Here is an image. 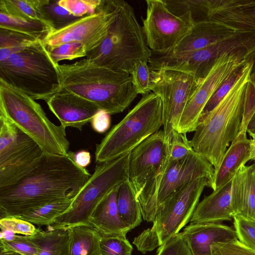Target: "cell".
I'll return each instance as SVG.
<instances>
[{"mask_svg": "<svg viewBox=\"0 0 255 255\" xmlns=\"http://www.w3.org/2000/svg\"><path fill=\"white\" fill-rule=\"evenodd\" d=\"M250 160L255 162V135H250Z\"/></svg>", "mask_w": 255, "mask_h": 255, "instance_id": "48", "label": "cell"}, {"mask_svg": "<svg viewBox=\"0 0 255 255\" xmlns=\"http://www.w3.org/2000/svg\"><path fill=\"white\" fill-rule=\"evenodd\" d=\"M117 204L122 222L130 230L142 222L140 207L128 180L118 187Z\"/></svg>", "mask_w": 255, "mask_h": 255, "instance_id": "27", "label": "cell"}, {"mask_svg": "<svg viewBox=\"0 0 255 255\" xmlns=\"http://www.w3.org/2000/svg\"><path fill=\"white\" fill-rule=\"evenodd\" d=\"M57 67L61 90L93 103L110 115L123 112L138 94L130 74L100 66L86 58Z\"/></svg>", "mask_w": 255, "mask_h": 255, "instance_id": "2", "label": "cell"}, {"mask_svg": "<svg viewBox=\"0 0 255 255\" xmlns=\"http://www.w3.org/2000/svg\"><path fill=\"white\" fill-rule=\"evenodd\" d=\"M249 54L226 53L216 61L187 104L178 125L179 132L195 131L200 115L209 99L229 75L246 62Z\"/></svg>", "mask_w": 255, "mask_h": 255, "instance_id": "14", "label": "cell"}, {"mask_svg": "<svg viewBox=\"0 0 255 255\" xmlns=\"http://www.w3.org/2000/svg\"><path fill=\"white\" fill-rule=\"evenodd\" d=\"M246 59L252 62V66L250 79L255 84V49L248 55Z\"/></svg>", "mask_w": 255, "mask_h": 255, "instance_id": "47", "label": "cell"}, {"mask_svg": "<svg viewBox=\"0 0 255 255\" xmlns=\"http://www.w3.org/2000/svg\"><path fill=\"white\" fill-rule=\"evenodd\" d=\"M100 250L101 255H131L133 248L126 237L103 236Z\"/></svg>", "mask_w": 255, "mask_h": 255, "instance_id": "37", "label": "cell"}, {"mask_svg": "<svg viewBox=\"0 0 255 255\" xmlns=\"http://www.w3.org/2000/svg\"><path fill=\"white\" fill-rule=\"evenodd\" d=\"M247 63L246 60L244 63L237 68L215 91L203 110L198 123L205 119L231 90L244 72Z\"/></svg>", "mask_w": 255, "mask_h": 255, "instance_id": "32", "label": "cell"}, {"mask_svg": "<svg viewBox=\"0 0 255 255\" xmlns=\"http://www.w3.org/2000/svg\"><path fill=\"white\" fill-rule=\"evenodd\" d=\"M254 127H255V113L250 120L248 128H252Z\"/></svg>", "mask_w": 255, "mask_h": 255, "instance_id": "50", "label": "cell"}, {"mask_svg": "<svg viewBox=\"0 0 255 255\" xmlns=\"http://www.w3.org/2000/svg\"><path fill=\"white\" fill-rule=\"evenodd\" d=\"M132 84L138 94L144 95L151 91V69L147 62L139 61L130 74Z\"/></svg>", "mask_w": 255, "mask_h": 255, "instance_id": "38", "label": "cell"}, {"mask_svg": "<svg viewBox=\"0 0 255 255\" xmlns=\"http://www.w3.org/2000/svg\"><path fill=\"white\" fill-rule=\"evenodd\" d=\"M143 33L152 53L168 54L188 33L193 24L172 13L164 0H146Z\"/></svg>", "mask_w": 255, "mask_h": 255, "instance_id": "13", "label": "cell"}, {"mask_svg": "<svg viewBox=\"0 0 255 255\" xmlns=\"http://www.w3.org/2000/svg\"><path fill=\"white\" fill-rule=\"evenodd\" d=\"M151 91L162 102L163 130L168 142L178 131L182 113L202 81L186 73L162 69L151 70Z\"/></svg>", "mask_w": 255, "mask_h": 255, "instance_id": "11", "label": "cell"}, {"mask_svg": "<svg viewBox=\"0 0 255 255\" xmlns=\"http://www.w3.org/2000/svg\"><path fill=\"white\" fill-rule=\"evenodd\" d=\"M39 248L38 255H69V233L68 229L48 226L46 230L39 229L31 236Z\"/></svg>", "mask_w": 255, "mask_h": 255, "instance_id": "26", "label": "cell"}, {"mask_svg": "<svg viewBox=\"0 0 255 255\" xmlns=\"http://www.w3.org/2000/svg\"><path fill=\"white\" fill-rule=\"evenodd\" d=\"M118 186L112 189L99 204L90 220V224L103 236L126 237L130 230L122 222L118 211Z\"/></svg>", "mask_w": 255, "mask_h": 255, "instance_id": "21", "label": "cell"}, {"mask_svg": "<svg viewBox=\"0 0 255 255\" xmlns=\"http://www.w3.org/2000/svg\"><path fill=\"white\" fill-rule=\"evenodd\" d=\"M232 179L198 203L190 219L191 223H220L233 219Z\"/></svg>", "mask_w": 255, "mask_h": 255, "instance_id": "20", "label": "cell"}, {"mask_svg": "<svg viewBox=\"0 0 255 255\" xmlns=\"http://www.w3.org/2000/svg\"><path fill=\"white\" fill-rule=\"evenodd\" d=\"M211 255H255V251L236 239L212 244Z\"/></svg>", "mask_w": 255, "mask_h": 255, "instance_id": "41", "label": "cell"}, {"mask_svg": "<svg viewBox=\"0 0 255 255\" xmlns=\"http://www.w3.org/2000/svg\"><path fill=\"white\" fill-rule=\"evenodd\" d=\"M116 14L115 0H103L96 13L49 32L43 37L42 43L50 48L65 43L79 42L85 45L88 53L97 48L105 39Z\"/></svg>", "mask_w": 255, "mask_h": 255, "instance_id": "12", "label": "cell"}, {"mask_svg": "<svg viewBox=\"0 0 255 255\" xmlns=\"http://www.w3.org/2000/svg\"><path fill=\"white\" fill-rule=\"evenodd\" d=\"M240 31L224 23L207 21L193 24L188 33L167 54L177 57L196 51L228 38Z\"/></svg>", "mask_w": 255, "mask_h": 255, "instance_id": "17", "label": "cell"}, {"mask_svg": "<svg viewBox=\"0 0 255 255\" xmlns=\"http://www.w3.org/2000/svg\"><path fill=\"white\" fill-rule=\"evenodd\" d=\"M1 230L9 231L17 235L32 236L39 230L33 224L16 217H5L0 219Z\"/></svg>", "mask_w": 255, "mask_h": 255, "instance_id": "43", "label": "cell"}, {"mask_svg": "<svg viewBox=\"0 0 255 255\" xmlns=\"http://www.w3.org/2000/svg\"><path fill=\"white\" fill-rule=\"evenodd\" d=\"M0 249L8 250L21 255H38L39 248L31 236L15 234L11 241L0 239Z\"/></svg>", "mask_w": 255, "mask_h": 255, "instance_id": "35", "label": "cell"}, {"mask_svg": "<svg viewBox=\"0 0 255 255\" xmlns=\"http://www.w3.org/2000/svg\"><path fill=\"white\" fill-rule=\"evenodd\" d=\"M47 49L56 65L63 60H72L87 56L88 53L85 45L79 42L65 43Z\"/></svg>", "mask_w": 255, "mask_h": 255, "instance_id": "34", "label": "cell"}, {"mask_svg": "<svg viewBox=\"0 0 255 255\" xmlns=\"http://www.w3.org/2000/svg\"><path fill=\"white\" fill-rule=\"evenodd\" d=\"M250 139L247 132H239L226 151L220 167L215 175L213 191L233 179L242 165L250 160Z\"/></svg>", "mask_w": 255, "mask_h": 255, "instance_id": "22", "label": "cell"}, {"mask_svg": "<svg viewBox=\"0 0 255 255\" xmlns=\"http://www.w3.org/2000/svg\"><path fill=\"white\" fill-rule=\"evenodd\" d=\"M44 152L35 143L18 156L0 165V189L14 185L37 164Z\"/></svg>", "mask_w": 255, "mask_h": 255, "instance_id": "24", "label": "cell"}, {"mask_svg": "<svg viewBox=\"0 0 255 255\" xmlns=\"http://www.w3.org/2000/svg\"><path fill=\"white\" fill-rule=\"evenodd\" d=\"M231 197L234 217L255 220V164L242 165L237 171Z\"/></svg>", "mask_w": 255, "mask_h": 255, "instance_id": "19", "label": "cell"}, {"mask_svg": "<svg viewBox=\"0 0 255 255\" xmlns=\"http://www.w3.org/2000/svg\"><path fill=\"white\" fill-rule=\"evenodd\" d=\"M169 161L179 160L186 157L193 150L186 133L174 132L168 141Z\"/></svg>", "mask_w": 255, "mask_h": 255, "instance_id": "39", "label": "cell"}, {"mask_svg": "<svg viewBox=\"0 0 255 255\" xmlns=\"http://www.w3.org/2000/svg\"><path fill=\"white\" fill-rule=\"evenodd\" d=\"M234 228L238 240L255 251V220L234 217Z\"/></svg>", "mask_w": 255, "mask_h": 255, "instance_id": "40", "label": "cell"}, {"mask_svg": "<svg viewBox=\"0 0 255 255\" xmlns=\"http://www.w3.org/2000/svg\"><path fill=\"white\" fill-rule=\"evenodd\" d=\"M130 152L110 161L97 163L93 174L74 198L69 209L52 225L69 229L89 225L95 210L114 188L128 180Z\"/></svg>", "mask_w": 255, "mask_h": 255, "instance_id": "10", "label": "cell"}, {"mask_svg": "<svg viewBox=\"0 0 255 255\" xmlns=\"http://www.w3.org/2000/svg\"><path fill=\"white\" fill-rule=\"evenodd\" d=\"M35 143L24 131L0 116V165L18 156Z\"/></svg>", "mask_w": 255, "mask_h": 255, "instance_id": "23", "label": "cell"}, {"mask_svg": "<svg viewBox=\"0 0 255 255\" xmlns=\"http://www.w3.org/2000/svg\"><path fill=\"white\" fill-rule=\"evenodd\" d=\"M110 115L104 110H99L94 116L91 122L93 130L100 133L106 132L111 126V119Z\"/></svg>", "mask_w": 255, "mask_h": 255, "instance_id": "45", "label": "cell"}, {"mask_svg": "<svg viewBox=\"0 0 255 255\" xmlns=\"http://www.w3.org/2000/svg\"><path fill=\"white\" fill-rule=\"evenodd\" d=\"M103 0H59V5L77 18L93 14L97 12Z\"/></svg>", "mask_w": 255, "mask_h": 255, "instance_id": "36", "label": "cell"}, {"mask_svg": "<svg viewBox=\"0 0 255 255\" xmlns=\"http://www.w3.org/2000/svg\"><path fill=\"white\" fill-rule=\"evenodd\" d=\"M74 198L54 200L26 212L19 218L38 226H51L70 208Z\"/></svg>", "mask_w": 255, "mask_h": 255, "instance_id": "28", "label": "cell"}, {"mask_svg": "<svg viewBox=\"0 0 255 255\" xmlns=\"http://www.w3.org/2000/svg\"><path fill=\"white\" fill-rule=\"evenodd\" d=\"M91 176L68 155L44 153L28 174L0 189V219L19 218L49 202L74 198Z\"/></svg>", "mask_w": 255, "mask_h": 255, "instance_id": "1", "label": "cell"}, {"mask_svg": "<svg viewBox=\"0 0 255 255\" xmlns=\"http://www.w3.org/2000/svg\"><path fill=\"white\" fill-rule=\"evenodd\" d=\"M48 1V0H0V11L40 21L49 26L45 21L43 11L44 5Z\"/></svg>", "mask_w": 255, "mask_h": 255, "instance_id": "29", "label": "cell"}, {"mask_svg": "<svg viewBox=\"0 0 255 255\" xmlns=\"http://www.w3.org/2000/svg\"><path fill=\"white\" fill-rule=\"evenodd\" d=\"M58 1L48 0L43 7L45 21L52 30L62 28L79 18L60 6Z\"/></svg>", "mask_w": 255, "mask_h": 255, "instance_id": "33", "label": "cell"}, {"mask_svg": "<svg viewBox=\"0 0 255 255\" xmlns=\"http://www.w3.org/2000/svg\"><path fill=\"white\" fill-rule=\"evenodd\" d=\"M46 102L61 126L80 130L85 125L91 123L100 110L93 103L63 90L55 93Z\"/></svg>", "mask_w": 255, "mask_h": 255, "instance_id": "16", "label": "cell"}, {"mask_svg": "<svg viewBox=\"0 0 255 255\" xmlns=\"http://www.w3.org/2000/svg\"><path fill=\"white\" fill-rule=\"evenodd\" d=\"M68 155L78 166L83 168H86L91 162V154L87 150H81L76 152L69 151Z\"/></svg>", "mask_w": 255, "mask_h": 255, "instance_id": "46", "label": "cell"}, {"mask_svg": "<svg viewBox=\"0 0 255 255\" xmlns=\"http://www.w3.org/2000/svg\"><path fill=\"white\" fill-rule=\"evenodd\" d=\"M183 233L192 255H211L212 244L238 239L234 227L218 223H191Z\"/></svg>", "mask_w": 255, "mask_h": 255, "instance_id": "18", "label": "cell"}, {"mask_svg": "<svg viewBox=\"0 0 255 255\" xmlns=\"http://www.w3.org/2000/svg\"><path fill=\"white\" fill-rule=\"evenodd\" d=\"M227 3L255 31V0H227Z\"/></svg>", "mask_w": 255, "mask_h": 255, "instance_id": "44", "label": "cell"}, {"mask_svg": "<svg viewBox=\"0 0 255 255\" xmlns=\"http://www.w3.org/2000/svg\"><path fill=\"white\" fill-rule=\"evenodd\" d=\"M0 28L35 36L43 39L52 29L41 21L0 11Z\"/></svg>", "mask_w": 255, "mask_h": 255, "instance_id": "31", "label": "cell"}, {"mask_svg": "<svg viewBox=\"0 0 255 255\" xmlns=\"http://www.w3.org/2000/svg\"><path fill=\"white\" fill-rule=\"evenodd\" d=\"M116 17L101 44L87 53L86 59L101 67L131 74L139 61L149 62L152 52L132 7L115 0Z\"/></svg>", "mask_w": 255, "mask_h": 255, "instance_id": "4", "label": "cell"}, {"mask_svg": "<svg viewBox=\"0 0 255 255\" xmlns=\"http://www.w3.org/2000/svg\"><path fill=\"white\" fill-rule=\"evenodd\" d=\"M163 126L162 105L154 93L143 95L125 118L96 145L97 163L113 160L132 151Z\"/></svg>", "mask_w": 255, "mask_h": 255, "instance_id": "7", "label": "cell"}, {"mask_svg": "<svg viewBox=\"0 0 255 255\" xmlns=\"http://www.w3.org/2000/svg\"><path fill=\"white\" fill-rule=\"evenodd\" d=\"M209 180L199 178L188 183L172 195L157 212L153 225L134 238L132 243L142 254L164 245L179 233L192 216Z\"/></svg>", "mask_w": 255, "mask_h": 255, "instance_id": "9", "label": "cell"}, {"mask_svg": "<svg viewBox=\"0 0 255 255\" xmlns=\"http://www.w3.org/2000/svg\"><path fill=\"white\" fill-rule=\"evenodd\" d=\"M0 116L26 133L44 153L68 155L66 128L53 124L35 100L1 80Z\"/></svg>", "mask_w": 255, "mask_h": 255, "instance_id": "5", "label": "cell"}, {"mask_svg": "<svg viewBox=\"0 0 255 255\" xmlns=\"http://www.w3.org/2000/svg\"><path fill=\"white\" fill-rule=\"evenodd\" d=\"M69 255H101L102 236L91 226L78 225L68 229Z\"/></svg>", "mask_w": 255, "mask_h": 255, "instance_id": "25", "label": "cell"}, {"mask_svg": "<svg viewBox=\"0 0 255 255\" xmlns=\"http://www.w3.org/2000/svg\"><path fill=\"white\" fill-rule=\"evenodd\" d=\"M202 177L209 180V187L213 189L214 168L206 158L194 150L184 159L169 161L158 190L157 212L166 201L184 185Z\"/></svg>", "mask_w": 255, "mask_h": 255, "instance_id": "15", "label": "cell"}, {"mask_svg": "<svg viewBox=\"0 0 255 255\" xmlns=\"http://www.w3.org/2000/svg\"><path fill=\"white\" fill-rule=\"evenodd\" d=\"M169 162L168 143L163 130H158L130 151L128 181L146 221L153 222L157 214L158 190Z\"/></svg>", "mask_w": 255, "mask_h": 255, "instance_id": "8", "label": "cell"}, {"mask_svg": "<svg viewBox=\"0 0 255 255\" xmlns=\"http://www.w3.org/2000/svg\"><path fill=\"white\" fill-rule=\"evenodd\" d=\"M57 65L42 40L0 62V80L46 102L61 88Z\"/></svg>", "mask_w": 255, "mask_h": 255, "instance_id": "6", "label": "cell"}, {"mask_svg": "<svg viewBox=\"0 0 255 255\" xmlns=\"http://www.w3.org/2000/svg\"><path fill=\"white\" fill-rule=\"evenodd\" d=\"M156 255H192L183 232L179 233L159 247Z\"/></svg>", "mask_w": 255, "mask_h": 255, "instance_id": "42", "label": "cell"}, {"mask_svg": "<svg viewBox=\"0 0 255 255\" xmlns=\"http://www.w3.org/2000/svg\"><path fill=\"white\" fill-rule=\"evenodd\" d=\"M247 60L239 80L220 103L199 123L190 140L194 151L218 171L230 143L238 135L241 126L244 105L252 63Z\"/></svg>", "mask_w": 255, "mask_h": 255, "instance_id": "3", "label": "cell"}, {"mask_svg": "<svg viewBox=\"0 0 255 255\" xmlns=\"http://www.w3.org/2000/svg\"><path fill=\"white\" fill-rule=\"evenodd\" d=\"M0 255H21L15 252L0 249Z\"/></svg>", "mask_w": 255, "mask_h": 255, "instance_id": "49", "label": "cell"}, {"mask_svg": "<svg viewBox=\"0 0 255 255\" xmlns=\"http://www.w3.org/2000/svg\"><path fill=\"white\" fill-rule=\"evenodd\" d=\"M42 40L35 36L0 28V62Z\"/></svg>", "mask_w": 255, "mask_h": 255, "instance_id": "30", "label": "cell"}]
</instances>
